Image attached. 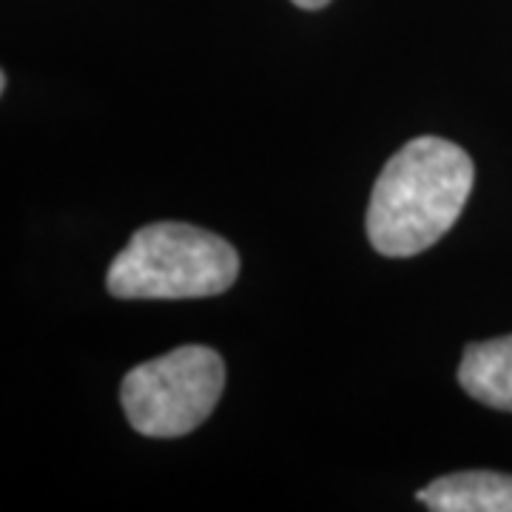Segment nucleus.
I'll return each mask as SVG.
<instances>
[{
	"label": "nucleus",
	"mask_w": 512,
	"mask_h": 512,
	"mask_svg": "<svg viewBox=\"0 0 512 512\" xmlns=\"http://www.w3.org/2000/svg\"><path fill=\"white\" fill-rule=\"evenodd\" d=\"M293 6H299V9H308V12H316V9H325L330 0H291Z\"/></svg>",
	"instance_id": "423d86ee"
},
{
	"label": "nucleus",
	"mask_w": 512,
	"mask_h": 512,
	"mask_svg": "<svg viewBox=\"0 0 512 512\" xmlns=\"http://www.w3.org/2000/svg\"><path fill=\"white\" fill-rule=\"evenodd\" d=\"M225 387L217 350L183 345L128 370L120 384L126 419L148 439H177L211 416Z\"/></svg>",
	"instance_id": "7ed1b4c3"
},
{
	"label": "nucleus",
	"mask_w": 512,
	"mask_h": 512,
	"mask_svg": "<svg viewBox=\"0 0 512 512\" xmlns=\"http://www.w3.org/2000/svg\"><path fill=\"white\" fill-rule=\"evenodd\" d=\"M433 512H512V476L467 470L430 481L419 495Z\"/></svg>",
	"instance_id": "20e7f679"
},
{
	"label": "nucleus",
	"mask_w": 512,
	"mask_h": 512,
	"mask_svg": "<svg viewBox=\"0 0 512 512\" xmlns=\"http://www.w3.org/2000/svg\"><path fill=\"white\" fill-rule=\"evenodd\" d=\"M237 276L239 254L228 239L188 222H151L114 256L106 288L117 299H205Z\"/></svg>",
	"instance_id": "f03ea898"
},
{
	"label": "nucleus",
	"mask_w": 512,
	"mask_h": 512,
	"mask_svg": "<svg viewBox=\"0 0 512 512\" xmlns=\"http://www.w3.org/2000/svg\"><path fill=\"white\" fill-rule=\"evenodd\" d=\"M6 86H9V77L6 72H0V92H6Z\"/></svg>",
	"instance_id": "0eeeda50"
},
{
	"label": "nucleus",
	"mask_w": 512,
	"mask_h": 512,
	"mask_svg": "<svg viewBox=\"0 0 512 512\" xmlns=\"http://www.w3.org/2000/svg\"><path fill=\"white\" fill-rule=\"evenodd\" d=\"M458 384L476 402L512 413V336L476 342L464 350Z\"/></svg>",
	"instance_id": "39448f33"
},
{
	"label": "nucleus",
	"mask_w": 512,
	"mask_h": 512,
	"mask_svg": "<svg viewBox=\"0 0 512 512\" xmlns=\"http://www.w3.org/2000/svg\"><path fill=\"white\" fill-rule=\"evenodd\" d=\"M476 168L444 137H416L382 168L367 205V239L382 256H416L433 248L461 217Z\"/></svg>",
	"instance_id": "f257e3e1"
}]
</instances>
